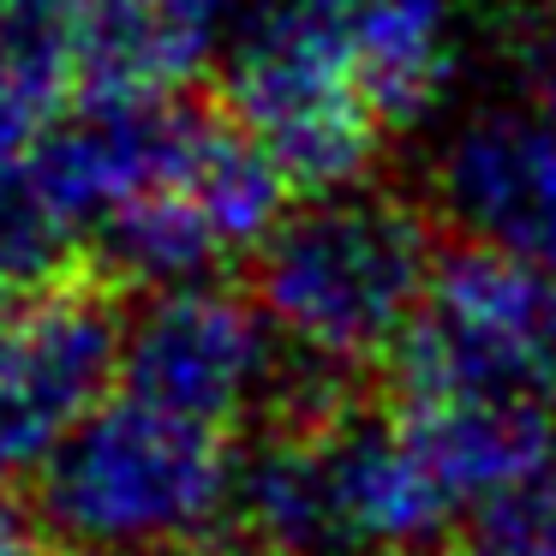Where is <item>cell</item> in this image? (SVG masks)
<instances>
[{
    "mask_svg": "<svg viewBox=\"0 0 556 556\" xmlns=\"http://www.w3.org/2000/svg\"><path fill=\"white\" fill-rule=\"evenodd\" d=\"M233 491V437L138 395L102 401L25 479L54 556H198Z\"/></svg>",
    "mask_w": 556,
    "mask_h": 556,
    "instance_id": "obj_1",
    "label": "cell"
},
{
    "mask_svg": "<svg viewBox=\"0 0 556 556\" xmlns=\"http://www.w3.org/2000/svg\"><path fill=\"white\" fill-rule=\"evenodd\" d=\"M66 102H73L66 90L37 85V78L0 66V156H30L42 144V132L61 121Z\"/></svg>",
    "mask_w": 556,
    "mask_h": 556,
    "instance_id": "obj_16",
    "label": "cell"
},
{
    "mask_svg": "<svg viewBox=\"0 0 556 556\" xmlns=\"http://www.w3.org/2000/svg\"><path fill=\"white\" fill-rule=\"evenodd\" d=\"M419 443L425 467L437 472L455 508L467 515L479 496L527 479L556 460L551 401H503V395H389Z\"/></svg>",
    "mask_w": 556,
    "mask_h": 556,
    "instance_id": "obj_8",
    "label": "cell"
},
{
    "mask_svg": "<svg viewBox=\"0 0 556 556\" xmlns=\"http://www.w3.org/2000/svg\"><path fill=\"white\" fill-rule=\"evenodd\" d=\"M85 264L97 276H109L114 288H126L132 300H144V293L162 288L216 281V269L233 264V257L216 240V228L198 216L192 198L180 186H162V192L121 204L85 233Z\"/></svg>",
    "mask_w": 556,
    "mask_h": 556,
    "instance_id": "obj_10",
    "label": "cell"
},
{
    "mask_svg": "<svg viewBox=\"0 0 556 556\" xmlns=\"http://www.w3.org/2000/svg\"><path fill=\"white\" fill-rule=\"evenodd\" d=\"M443 556H556V460L479 496L455 520Z\"/></svg>",
    "mask_w": 556,
    "mask_h": 556,
    "instance_id": "obj_13",
    "label": "cell"
},
{
    "mask_svg": "<svg viewBox=\"0 0 556 556\" xmlns=\"http://www.w3.org/2000/svg\"><path fill=\"white\" fill-rule=\"evenodd\" d=\"M377 383L401 401L503 395L556 407V288L520 257L455 233Z\"/></svg>",
    "mask_w": 556,
    "mask_h": 556,
    "instance_id": "obj_4",
    "label": "cell"
},
{
    "mask_svg": "<svg viewBox=\"0 0 556 556\" xmlns=\"http://www.w3.org/2000/svg\"><path fill=\"white\" fill-rule=\"evenodd\" d=\"M437 222V210L377 180L312 198L257 245L252 293L293 348L377 377L431 293Z\"/></svg>",
    "mask_w": 556,
    "mask_h": 556,
    "instance_id": "obj_2",
    "label": "cell"
},
{
    "mask_svg": "<svg viewBox=\"0 0 556 556\" xmlns=\"http://www.w3.org/2000/svg\"><path fill=\"white\" fill-rule=\"evenodd\" d=\"M216 102L276 156L293 192L371 186L389 121L353 73L348 37L312 0H252L222 37Z\"/></svg>",
    "mask_w": 556,
    "mask_h": 556,
    "instance_id": "obj_3",
    "label": "cell"
},
{
    "mask_svg": "<svg viewBox=\"0 0 556 556\" xmlns=\"http://www.w3.org/2000/svg\"><path fill=\"white\" fill-rule=\"evenodd\" d=\"M288 365V336L269 324L257 293L192 281L132 300L121 383L162 413L240 437L264 413Z\"/></svg>",
    "mask_w": 556,
    "mask_h": 556,
    "instance_id": "obj_5",
    "label": "cell"
},
{
    "mask_svg": "<svg viewBox=\"0 0 556 556\" xmlns=\"http://www.w3.org/2000/svg\"><path fill=\"white\" fill-rule=\"evenodd\" d=\"M204 109L210 97H198V90L78 85L61 121L30 150V174L85 240L121 204L180 180V162L192 150Z\"/></svg>",
    "mask_w": 556,
    "mask_h": 556,
    "instance_id": "obj_6",
    "label": "cell"
},
{
    "mask_svg": "<svg viewBox=\"0 0 556 556\" xmlns=\"http://www.w3.org/2000/svg\"><path fill=\"white\" fill-rule=\"evenodd\" d=\"M508 54L520 66L527 109L556 114V0H520L508 18Z\"/></svg>",
    "mask_w": 556,
    "mask_h": 556,
    "instance_id": "obj_15",
    "label": "cell"
},
{
    "mask_svg": "<svg viewBox=\"0 0 556 556\" xmlns=\"http://www.w3.org/2000/svg\"><path fill=\"white\" fill-rule=\"evenodd\" d=\"M85 240L49 204L30 156H0V300H30L37 288L78 269Z\"/></svg>",
    "mask_w": 556,
    "mask_h": 556,
    "instance_id": "obj_12",
    "label": "cell"
},
{
    "mask_svg": "<svg viewBox=\"0 0 556 556\" xmlns=\"http://www.w3.org/2000/svg\"><path fill=\"white\" fill-rule=\"evenodd\" d=\"M437 216L532 264L556 288V114H479L437 168Z\"/></svg>",
    "mask_w": 556,
    "mask_h": 556,
    "instance_id": "obj_7",
    "label": "cell"
},
{
    "mask_svg": "<svg viewBox=\"0 0 556 556\" xmlns=\"http://www.w3.org/2000/svg\"><path fill=\"white\" fill-rule=\"evenodd\" d=\"M0 66L73 97L85 78V0H0Z\"/></svg>",
    "mask_w": 556,
    "mask_h": 556,
    "instance_id": "obj_14",
    "label": "cell"
},
{
    "mask_svg": "<svg viewBox=\"0 0 556 556\" xmlns=\"http://www.w3.org/2000/svg\"><path fill=\"white\" fill-rule=\"evenodd\" d=\"M228 0H85V78L121 90H192L222 49Z\"/></svg>",
    "mask_w": 556,
    "mask_h": 556,
    "instance_id": "obj_9",
    "label": "cell"
},
{
    "mask_svg": "<svg viewBox=\"0 0 556 556\" xmlns=\"http://www.w3.org/2000/svg\"><path fill=\"white\" fill-rule=\"evenodd\" d=\"M336 25L348 37L365 97L377 102V114L389 126L431 114V102L443 97L448 73H455L443 0H371V7L336 18Z\"/></svg>",
    "mask_w": 556,
    "mask_h": 556,
    "instance_id": "obj_11",
    "label": "cell"
},
{
    "mask_svg": "<svg viewBox=\"0 0 556 556\" xmlns=\"http://www.w3.org/2000/svg\"><path fill=\"white\" fill-rule=\"evenodd\" d=\"M312 7L329 18H348V13H359V7H371V0H312Z\"/></svg>",
    "mask_w": 556,
    "mask_h": 556,
    "instance_id": "obj_17",
    "label": "cell"
}]
</instances>
